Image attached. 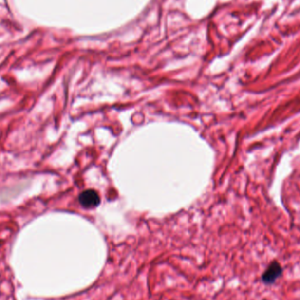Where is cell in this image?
Returning <instances> with one entry per match:
<instances>
[{"instance_id": "1", "label": "cell", "mask_w": 300, "mask_h": 300, "mask_svg": "<svg viewBox=\"0 0 300 300\" xmlns=\"http://www.w3.org/2000/svg\"><path fill=\"white\" fill-rule=\"evenodd\" d=\"M283 273L282 265L278 262V261L273 260L269 262L268 267L265 269L263 273L262 274L261 280L265 285H272L277 282L278 278H281Z\"/></svg>"}, {"instance_id": "2", "label": "cell", "mask_w": 300, "mask_h": 300, "mask_svg": "<svg viewBox=\"0 0 300 300\" xmlns=\"http://www.w3.org/2000/svg\"><path fill=\"white\" fill-rule=\"evenodd\" d=\"M79 202L85 208L97 207L100 204V198L95 190H84L80 194Z\"/></svg>"}]
</instances>
